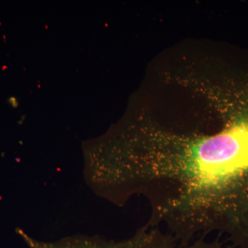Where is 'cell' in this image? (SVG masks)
<instances>
[{"instance_id": "2", "label": "cell", "mask_w": 248, "mask_h": 248, "mask_svg": "<svg viewBox=\"0 0 248 248\" xmlns=\"http://www.w3.org/2000/svg\"><path fill=\"white\" fill-rule=\"evenodd\" d=\"M122 248H205L200 244H184L177 242L162 235L153 234L145 236L143 239L139 240L135 244Z\"/></svg>"}, {"instance_id": "1", "label": "cell", "mask_w": 248, "mask_h": 248, "mask_svg": "<svg viewBox=\"0 0 248 248\" xmlns=\"http://www.w3.org/2000/svg\"><path fill=\"white\" fill-rule=\"evenodd\" d=\"M155 170L179 206L232 236L248 222V117L160 153Z\"/></svg>"}]
</instances>
